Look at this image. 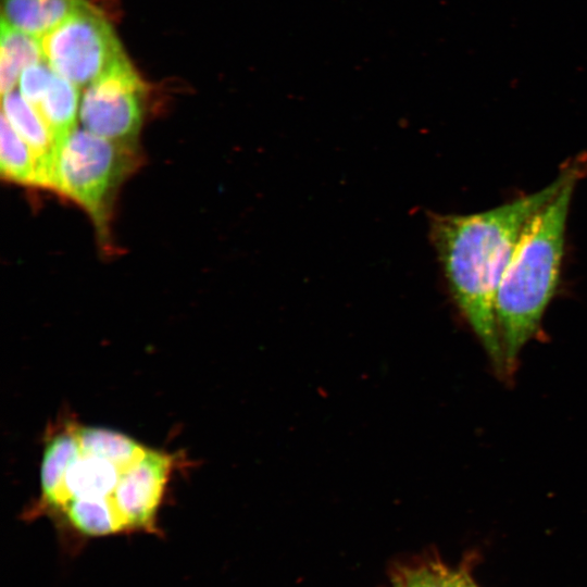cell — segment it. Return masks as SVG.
Instances as JSON below:
<instances>
[{"label":"cell","instance_id":"cell-12","mask_svg":"<svg viewBox=\"0 0 587 587\" xmlns=\"http://www.w3.org/2000/svg\"><path fill=\"white\" fill-rule=\"evenodd\" d=\"M55 72L46 61L27 66L20 76L21 96L36 108L46 93Z\"/></svg>","mask_w":587,"mask_h":587},{"label":"cell","instance_id":"cell-1","mask_svg":"<svg viewBox=\"0 0 587 587\" xmlns=\"http://www.w3.org/2000/svg\"><path fill=\"white\" fill-rule=\"evenodd\" d=\"M188 460L121 432L58 416L43 434L39 492L27 520L49 519L62 539L158 535L168 485Z\"/></svg>","mask_w":587,"mask_h":587},{"label":"cell","instance_id":"cell-3","mask_svg":"<svg viewBox=\"0 0 587 587\" xmlns=\"http://www.w3.org/2000/svg\"><path fill=\"white\" fill-rule=\"evenodd\" d=\"M585 168L583 158L575 160L562 187L529 217L500 278L495 309L505 376L514 373L558 288L571 200Z\"/></svg>","mask_w":587,"mask_h":587},{"label":"cell","instance_id":"cell-10","mask_svg":"<svg viewBox=\"0 0 587 587\" xmlns=\"http://www.w3.org/2000/svg\"><path fill=\"white\" fill-rule=\"evenodd\" d=\"M78 86L54 74L46 93L35 108L51 132L57 145L76 128Z\"/></svg>","mask_w":587,"mask_h":587},{"label":"cell","instance_id":"cell-7","mask_svg":"<svg viewBox=\"0 0 587 587\" xmlns=\"http://www.w3.org/2000/svg\"><path fill=\"white\" fill-rule=\"evenodd\" d=\"M2 115L30 148L38 166L40 187L51 188L57 141L38 111L21 93H4Z\"/></svg>","mask_w":587,"mask_h":587},{"label":"cell","instance_id":"cell-8","mask_svg":"<svg viewBox=\"0 0 587 587\" xmlns=\"http://www.w3.org/2000/svg\"><path fill=\"white\" fill-rule=\"evenodd\" d=\"M87 0H2V21L40 39Z\"/></svg>","mask_w":587,"mask_h":587},{"label":"cell","instance_id":"cell-13","mask_svg":"<svg viewBox=\"0 0 587 587\" xmlns=\"http://www.w3.org/2000/svg\"><path fill=\"white\" fill-rule=\"evenodd\" d=\"M449 587H476L466 573L449 571Z\"/></svg>","mask_w":587,"mask_h":587},{"label":"cell","instance_id":"cell-2","mask_svg":"<svg viewBox=\"0 0 587 587\" xmlns=\"http://www.w3.org/2000/svg\"><path fill=\"white\" fill-rule=\"evenodd\" d=\"M573 163L544 188L496 208L430 217V239L452 299L499 375L505 376L495 309L500 278L524 225L562 187Z\"/></svg>","mask_w":587,"mask_h":587},{"label":"cell","instance_id":"cell-9","mask_svg":"<svg viewBox=\"0 0 587 587\" xmlns=\"http://www.w3.org/2000/svg\"><path fill=\"white\" fill-rule=\"evenodd\" d=\"M0 82L2 95L14 90L22 72L45 61L40 40L1 22Z\"/></svg>","mask_w":587,"mask_h":587},{"label":"cell","instance_id":"cell-5","mask_svg":"<svg viewBox=\"0 0 587 587\" xmlns=\"http://www.w3.org/2000/svg\"><path fill=\"white\" fill-rule=\"evenodd\" d=\"M39 40L48 65L76 86H88L126 57L108 20L89 2Z\"/></svg>","mask_w":587,"mask_h":587},{"label":"cell","instance_id":"cell-4","mask_svg":"<svg viewBox=\"0 0 587 587\" xmlns=\"http://www.w3.org/2000/svg\"><path fill=\"white\" fill-rule=\"evenodd\" d=\"M139 159L137 145L76 127L57 146L50 190L84 209L105 242L116 193Z\"/></svg>","mask_w":587,"mask_h":587},{"label":"cell","instance_id":"cell-6","mask_svg":"<svg viewBox=\"0 0 587 587\" xmlns=\"http://www.w3.org/2000/svg\"><path fill=\"white\" fill-rule=\"evenodd\" d=\"M146 88L125 57L89 84L82 98L83 127L103 138L137 145Z\"/></svg>","mask_w":587,"mask_h":587},{"label":"cell","instance_id":"cell-11","mask_svg":"<svg viewBox=\"0 0 587 587\" xmlns=\"http://www.w3.org/2000/svg\"><path fill=\"white\" fill-rule=\"evenodd\" d=\"M0 138L1 176L10 183L41 188L38 166L30 148L2 114Z\"/></svg>","mask_w":587,"mask_h":587}]
</instances>
